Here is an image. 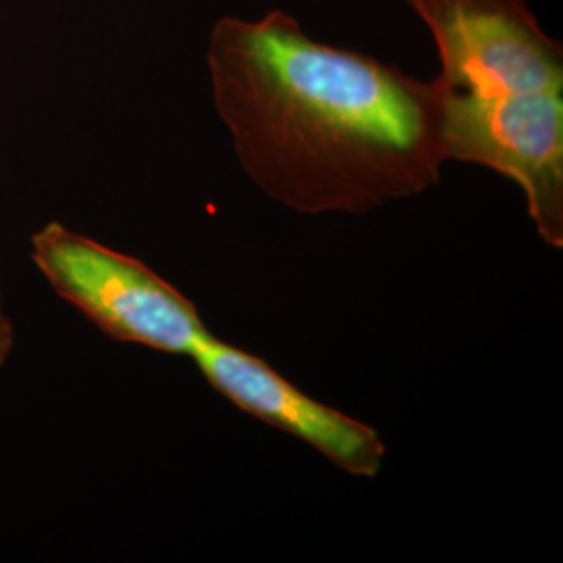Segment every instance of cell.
<instances>
[{
  "label": "cell",
  "instance_id": "obj_1",
  "mask_svg": "<svg viewBox=\"0 0 563 563\" xmlns=\"http://www.w3.org/2000/svg\"><path fill=\"white\" fill-rule=\"evenodd\" d=\"M207 65L242 169L309 213H365L441 181L434 81L313 41L292 15L222 18Z\"/></svg>",
  "mask_w": 563,
  "mask_h": 563
},
{
  "label": "cell",
  "instance_id": "obj_3",
  "mask_svg": "<svg viewBox=\"0 0 563 563\" xmlns=\"http://www.w3.org/2000/svg\"><path fill=\"white\" fill-rule=\"evenodd\" d=\"M444 162L476 163L523 190L547 244L563 246V92L478 97L439 86Z\"/></svg>",
  "mask_w": 563,
  "mask_h": 563
},
{
  "label": "cell",
  "instance_id": "obj_4",
  "mask_svg": "<svg viewBox=\"0 0 563 563\" xmlns=\"http://www.w3.org/2000/svg\"><path fill=\"white\" fill-rule=\"evenodd\" d=\"M432 34L437 84L478 97L563 92L562 42L526 0H407Z\"/></svg>",
  "mask_w": 563,
  "mask_h": 563
},
{
  "label": "cell",
  "instance_id": "obj_6",
  "mask_svg": "<svg viewBox=\"0 0 563 563\" xmlns=\"http://www.w3.org/2000/svg\"><path fill=\"white\" fill-rule=\"evenodd\" d=\"M11 349H13V325H11V320L4 313L2 295H0V369H2V365L7 362Z\"/></svg>",
  "mask_w": 563,
  "mask_h": 563
},
{
  "label": "cell",
  "instance_id": "obj_5",
  "mask_svg": "<svg viewBox=\"0 0 563 563\" xmlns=\"http://www.w3.org/2000/svg\"><path fill=\"white\" fill-rule=\"evenodd\" d=\"M190 357L202 378L249 416L313 446L351 476L380 474L386 446L374 428L311 399L257 355L209 334Z\"/></svg>",
  "mask_w": 563,
  "mask_h": 563
},
{
  "label": "cell",
  "instance_id": "obj_2",
  "mask_svg": "<svg viewBox=\"0 0 563 563\" xmlns=\"http://www.w3.org/2000/svg\"><path fill=\"white\" fill-rule=\"evenodd\" d=\"M32 262L104 334L163 353L192 355L211 332L195 302L144 263L51 222L32 236Z\"/></svg>",
  "mask_w": 563,
  "mask_h": 563
}]
</instances>
